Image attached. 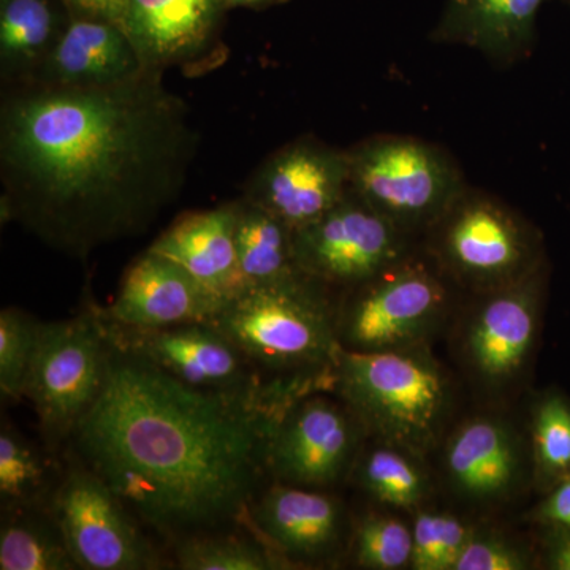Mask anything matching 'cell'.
<instances>
[{
    "label": "cell",
    "instance_id": "1",
    "mask_svg": "<svg viewBox=\"0 0 570 570\" xmlns=\"http://www.w3.org/2000/svg\"><path fill=\"white\" fill-rule=\"evenodd\" d=\"M145 67L104 86L39 81L0 111L2 219L73 258L145 232L197 151L186 104Z\"/></svg>",
    "mask_w": 570,
    "mask_h": 570
},
{
    "label": "cell",
    "instance_id": "2",
    "mask_svg": "<svg viewBox=\"0 0 570 570\" xmlns=\"http://www.w3.org/2000/svg\"><path fill=\"white\" fill-rule=\"evenodd\" d=\"M294 401L194 389L111 343L104 387L70 439L140 523L175 543L250 527L269 438Z\"/></svg>",
    "mask_w": 570,
    "mask_h": 570
},
{
    "label": "cell",
    "instance_id": "3",
    "mask_svg": "<svg viewBox=\"0 0 570 570\" xmlns=\"http://www.w3.org/2000/svg\"><path fill=\"white\" fill-rule=\"evenodd\" d=\"M330 288L296 269L247 285L212 324L272 379L330 377L343 351Z\"/></svg>",
    "mask_w": 570,
    "mask_h": 570
},
{
    "label": "cell",
    "instance_id": "4",
    "mask_svg": "<svg viewBox=\"0 0 570 570\" xmlns=\"http://www.w3.org/2000/svg\"><path fill=\"white\" fill-rule=\"evenodd\" d=\"M330 387L379 442L423 456L436 444L450 403L444 370L425 346L337 356Z\"/></svg>",
    "mask_w": 570,
    "mask_h": 570
},
{
    "label": "cell",
    "instance_id": "5",
    "mask_svg": "<svg viewBox=\"0 0 570 570\" xmlns=\"http://www.w3.org/2000/svg\"><path fill=\"white\" fill-rule=\"evenodd\" d=\"M347 156L351 189L411 238L426 235L468 186L455 159L422 138L374 135Z\"/></svg>",
    "mask_w": 570,
    "mask_h": 570
},
{
    "label": "cell",
    "instance_id": "6",
    "mask_svg": "<svg viewBox=\"0 0 570 570\" xmlns=\"http://www.w3.org/2000/svg\"><path fill=\"white\" fill-rule=\"evenodd\" d=\"M426 235L428 254L442 275L475 294L515 283L542 264L534 228L493 195L469 186Z\"/></svg>",
    "mask_w": 570,
    "mask_h": 570
},
{
    "label": "cell",
    "instance_id": "7",
    "mask_svg": "<svg viewBox=\"0 0 570 570\" xmlns=\"http://www.w3.org/2000/svg\"><path fill=\"white\" fill-rule=\"evenodd\" d=\"M449 292L436 264L409 254L366 283L351 288L337 306L341 347L389 352L425 346L444 321Z\"/></svg>",
    "mask_w": 570,
    "mask_h": 570
},
{
    "label": "cell",
    "instance_id": "8",
    "mask_svg": "<svg viewBox=\"0 0 570 570\" xmlns=\"http://www.w3.org/2000/svg\"><path fill=\"white\" fill-rule=\"evenodd\" d=\"M110 351L97 303H86L85 309L66 321L41 322L24 400L36 409L51 448L71 436L99 396Z\"/></svg>",
    "mask_w": 570,
    "mask_h": 570
},
{
    "label": "cell",
    "instance_id": "9",
    "mask_svg": "<svg viewBox=\"0 0 570 570\" xmlns=\"http://www.w3.org/2000/svg\"><path fill=\"white\" fill-rule=\"evenodd\" d=\"M99 313L115 346L148 360L190 387L253 400H296L316 389L307 379L266 377L212 322L130 328L108 321L100 306Z\"/></svg>",
    "mask_w": 570,
    "mask_h": 570
},
{
    "label": "cell",
    "instance_id": "10",
    "mask_svg": "<svg viewBox=\"0 0 570 570\" xmlns=\"http://www.w3.org/2000/svg\"><path fill=\"white\" fill-rule=\"evenodd\" d=\"M48 510L82 570L164 569L163 554L115 491L75 456L52 490Z\"/></svg>",
    "mask_w": 570,
    "mask_h": 570
},
{
    "label": "cell",
    "instance_id": "11",
    "mask_svg": "<svg viewBox=\"0 0 570 570\" xmlns=\"http://www.w3.org/2000/svg\"><path fill=\"white\" fill-rule=\"evenodd\" d=\"M294 254L299 272L351 291L411 254V236L351 189L324 216L295 230Z\"/></svg>",
    "mask_w": 570,
    "mask_h": 570
},
{
    "label": "cell",
    "instance_id": "12",
    "mask_svg": "<svg viewBox=\"0 0 570 570\" xmlns=\"http://www.w3.org/2000/svg\"><path fill=\"white\" fill-rule=\"evenodd\" d=\"M362 428L343 401L313 392L298 397L269 438V475L306 489L335 485L355 464Z\"/></svg>",
    "mask_w": 570,
    "mask_h": 570
},
{
    "label": "cell",
    "instance_id": "13",
    "mask_svg": "<svg viewBox=\"0 0 570 570\" xmlns=\"http://www.w3.org/2000/svg\"><path fill=\"white\" fill-rule=\"evenodd\" d=\"M348 190L347 151L305 137L272 154L250 176L243 198L295 232L324 216Z\"/></svg>",
    "mask_w": 570,
    "mask_h": 570
},
{
    "label": "cell",
    "instance_id": "14",
    "mask_svg": "<svg viewBox=\"0 0 570 570\" xmlns=\"http://www.w3.org/2000/svg\"><path fill=\"white\" fill-rule=\"evenodd\" d=\"M542 264L515 283L482 292L469 314L463 354L479 381L504 387L523 373L538 337Z\"/></svg>",
    "mask_w": 570,
    "mask_h": 570
},
{
    "label": "cell",
    "instance_id": "15",
    "mask_svg": "<svg viewBox=\"0 0 570 570\" xmlns=\"http://www.w3.org/2000/svg\"><path fill=\"white\" fill-rule=\"evenodd\" d=\"M223 307L186 269L146 249L124 273L111 305L100 309L130 328H167L213 322Z\"/></svg>",
    "mask_w": 570,
    "mask_h": 570
},
{
    "label": "cell",
    "instance_id": "16",
    "mask_svg": "<svg viewBox=\"0 0 570 570\" xmlns=\"http://www.w3.org/2000/svg\"><path fill=\"white\" fill-rule=\"evenodd\" d=\"M250 528L288 564L328 560L344 535V512L322 490L276 482L250 508Z\"/></svg>",
    "mask_w": 570,
    "mask_h": 570
},
{
    "label": "cell",
    "instance_id": "17",
    "mask_svg": "<svg viewBox=\"0 0 570 570\" xmlns=\"http://www.w3.org/2000/svg\"><path fill=\"white\" fill-rule=\"evenodd\" d=\"M444 461L450 485L474 502L502 501L523 475L519 434L504 420L487 415L469 419L453 431Z\"/></svg>",
    "mask_w": 570,
    "mask_h": 570
},
{
    "label": "cell",
    "instance_id": "18",
    "mask_svg": "<svg viewBox=\"0 0 570 570\" xmlns=\"http://www.w3.org/2000/svg\"><path fill=\"white\" fill-rule=\"evenodd\" d=\"M235 227L236 202L186 213L148 249L181 266L225 306L247 287L239 269Z\"/></svg>",
    "mask_w": 570,
    "mask_h": 570
},
{
    "label": "cell",
    "instance_id": "19",
    "mask_svg": "<svg viewBox=\"0 0 570 570\" xmlns=\"http://www.w3.org/2000/svg\"><path fill=\"white\" fill-rule=\"evenodd\" d=\"M224 7V0H126L119 26L142 66L164 70L205 50Z\"/></svg>",
    "mask_w": 570,
    "mask_h": 570
},
{
    "label": "cell",
    "instance_id": "20",
    "mask_svg": "<svg viewBox=\"0 0 570 570\" xmlns=\"http://www.w3.org/2000/svg\"><path fill=\"white\" fill-rule=\"evenodd\" d=\"M546 0H448L431 39L471 48L498 66L527 58Z\"/></svg>",
    "mask_w": 570,
    "mask_h": 570
},
{
    "label": "cell",
    "instance_id": "21",
    "mask_svg": "<svg viewBox=\"0 0 570 570\" xmlns=\"http://www.w3.org/2000/svg\"><path fill=\"white\" fill-rule=\"evenodd\" d=\"M40 69V81L50 85L104 86L127 80L145 66L121 26L81 14L62 29Z\"/></svg>",
    "mask_w": 570,
    "mask_h": 570
},
{
    "label": "cell",
    "instance_id": "22",
    "mask_svg": "<svg viewBox=\"0 0 570 570\" xmlns=\"http://www.w3.org/2000/svg\"><path fill=\"white\" fill-rule=\"evenodd\" d=\"M294 234L262 206L246 198L236 202V250L247 285L269 283L296 272Z\"/></svg>",
    "mask_w": 570,
    "mask_h": 570
},
{
    "label": "cell",
    "instance_id": "23",
    "mask_svg": "<svg viewBox=\"0 0 570 570\" xmlns=\"http://www.w3.org/2000/svg\"><path fill=\"white\" fill-rule=\"evenodd\" d=\"M0 569L75 570L69 547L48 508L2 512Z\"/></svg>",
    "mask_w": 570,
    "mask_h": 570
},
{
    "label": "cell",
    "instance_id": "24",
    "mask_svg": "<svg viewBox=\"0 0 570 570\" xmlns=\"http://www.w3.org/2000/svg\"><path fill=\"white\" fill-rule=\"evenodd\" d=\"M61 32L48 0H3L0 10V59L7 73L37 69Z\"/></svg>",
    "mask_w": 570,
    "mask_h": 570
},
{
    "label": "cell",
    "instance_id": "25",
    "mask_svg": "<svg viewBox=\"0 0 570 570\" xmlns=\"http://www.w3.org/2000/svg\"><path fill=\"white\" fill-rule=\"evenodd\" d=\"M176 568L183 570H277L291 568L257 532H204L178 540Z\"/></svg>",
    "mask_w": 570,
    "mask_h": 570
},
{
    "label": "cell",
    "instance_id": "26",
    "mask_svg": "<svg viewBox=\"0 0 570 570\" xmlns=\"http://www.w3.org/2000/svg\"><path fill=\"white\" fill-rule=\"evenodd\" d=\"M419 456L379 442L365 455L356 456L354 475L360 489L374 501L395 509L417 508L430 491Z\"/></svg>",
    "mask_w": 570,
    "mask_h": 570
},
{
    "label": "cell",
    "instance_id": "27",
    "mask_svg": "<svg viewBox=\"0 0 570 570\" xmlns=\"http://www.w3.org/2000/svg\"><path fill=\"white\" fill-rule=\"evenodd\" d=\"M50 464L11 423L0 430V504L2 512L48 508L52 493Z\"/></svg>",
    "mask_w": 570,
    "mask_h": 570
},
{
    "label": "cell",
    "instance_id": "28",
    "mask_svg": "<svg viewBox=\"0 0 570 570\" xmlns=\"http://www.w3.org/2000/svg\"><path fill=\"white\" fill-rule=\"evenodd\" d=\"M531 439L535 482L551 490L570 475V401L558 393L539 397L532 409Z\"/></svg>",
    "mask_w": 570,
    "mask_h": 570
},
{
    "label": "cell",
    "instance_id": "29",
    "mask_svg": "<svg viewBox=\"0 0 570 570\" xmlns=\"http://www.w3.org/2000/svg\"><path fill=\"white\" fill-rule=\"evenodd\" d=\"M41 322L18 307L0 313V393L2 400L18 403L24 400L26 379L37 343Z\"/></svg>",
    "mask_w": 570,
    "mask_h": 570
},
{
    "label": "cell",
    "instance_id": "30",
    "mask_svg": "<svg viewBox=\"0 0 570 570\" xmlns=\"http://www.w3.org/2000/svg\"><path fill=\"white\" fill-rule=\"evenodd\" d=\"M474 528L459 517L444 512H420L412 535L411 568L415 570H455Z\"/></svg>",
    "mask_w": 570,
    "mask_h": 570
},
{
    "label": "cell",
    "instance_id": "31",
    "mask_svg": "<svg viewBox=\"0 0 570 570\" xmlns=\"http://www.w3.org/2000/svg\"><path fill=\"white\" fill-rule=\"evenodd\" d=\"M352 551L356 566L362 569L411 568L414 551L412 528L395 517H366L356 524Z\"/></svg>",
    "mask_w": 570,
    "mask_h": 570
},
{
    "label": "cell",
    "instance_id": "32",
    "mask_svg": "<svg viewBox=\"0 0 570 570\" xmlns=\"http://www.w3.org/2000/svg\"><path fill=\"white\" fill-rule=\"evenodd\" d=\"M532 568L531 551L502 532L472 531L455 570H527Z\"/></svg>",
    "mask_w": 570,
    "mask_h": 570
},
{
    "label": "cell",
    "instance_id": "33",
    "mask_svg": "<svg viewBox=\"0 0 570 570\" xmlns=\"http://www.w3.org/2000/svg\"><path fill=\"white\" fill-rule=\"evenodd\" d=\"M535 519L546 527L570 530V475L549 490V494L535 510Z\"/></svg>",
    "mask_w": 570,
    "mask_h": 570
},
{
    "label": "cell",
    "instance_id": "34",
    "mask_svg": "<svg viewBox=\"0 0 570 570\" xmlns=\"http://www.w3.org/2000/svg\"><path fill=\"white\" fill-rule=\"evenodd\" d=\"M547 564L554 570H570V530L561 527H547Z\"/></svg>",
    "mask_w": 570,
    "mask_h": 570
},
{
    "label": "cell",
    "instance_id": "35",
    "mask_svg": "<svg viewBox=\"0 0 570 570\" xmlns=\"http://www.w3.org/2000/svg\"><path fill=\"white\" fill-rule=\"evenodd\" d=\"M69 6L91 17L105 18L119 26L126 0H66Z\"/></svg>",
    "mask_w": 570,
    "mask_h": 570
},
{
    "label": "cell",
    "instance_id": "36",
    "mask_svg": "<svg viewBox=\"0 0 570 570\" xmlns=\"http://www.w3.org/2000/svg\"><path fill=\"white\" fill-rule=\"evenodd\" d=\"M227 7H247L262 6V3L273 2V0H224Z\"/></svg>",
    "mask_w": 570,
    "mask_h": 570
},
{
    "label": "cell",
    "instance_id": "37",
    "mask_svg": "<svg viewBox=\"0 0 570 570\" xmlns=\"http://www.w3.org/2000/svg\"><path fill=\"white\" fill-rule=\"evenodd\" d=\"M569 2H570V0H569Z\"/></svg>",
    "mask_w": 570,
    "mask_h": 570
}]
</instances>
